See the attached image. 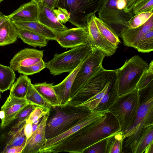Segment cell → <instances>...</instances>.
<instances>
[{
  "instance_id": "obj_20",
  "label": "cell",
  "mask_w": 153,
  "mask_h": 153,
  "mask_svg": "<svg viewBox=\"0 0 153 153\" xmlns=\"http://www.w3.org/2000/svg\"><path fill=\"white\" fill-rule=\"evenodd\" d=\"M39 11L38 21L57 32L66 30L68 28L57 20L53 10L40 2L38 4Z\"/></svg>"
},
{
  "instance_id": "obj_48",
  "label": "cell",
  "mask_w": 153,
  "mask_h": 153,
  "mask_svg": "<svg viewBox=\"0 0 153 153\" xmlns=\"http://www.w3.org/2000/svg\"><path fill=\"white\" fill-rule=\"evenodd\" d=\"M39 123L37 124H32V129L33 133L36 130V129L38 128Z\"/></svg>"
},
{
  "instance_id": "obj_47",
  "label": "cell",
  "mask_w": 153,
  "mask_h": 153,
  "mask_svg": "<svg viewBox=\"0 0 153 153\" xmlns=\"http://www.w3.org/2000/svg\"><path fill=\"white\" fill-rule=\"evenodd\" d=\"M8 19L7 16L5 15L0 11V25L3 22Z\"/></svg>"
},
{
  "instance_id": "obj_49",
  "label": "cell",
  "mask_w": 153,
  "mask_h": 153,
  "mask_svg": "<svg viewBox=\"0 0 153 153\" xmlns=\"http://www.w3.org/2000/svg\"><path fill=\"white\" fill-rule=\"evenodd\" d=\"M4 117V111L2 110L0 111V119L1 120H3Z\"/></svg>"
},
{
  "instance_id": "obj_44",
  "label": "cell",
  "mask_w": 153,
  "mask_h": 153,
  "mask_svg": "<svg viewBox=\"0 0 153 153\" xmlns=\"http://www.w3.org/2000/svg\"><path fill=\"white\" fill-rule=\"evenodd\" d=\"M26 122V121H25ZM24 133L27 139L30 137L33 134L32 123L28 122H26L24 128Z\"/></svg>"
},
{
  "instance_id": "obj_14",
  "label": "cell",
  "mask_w": 153,
  "mask_h": 153,
  "mask_svg": "<svg viewBox=\"0 0 153 153\" xmlns=\"http://www.w3.org/2000/svg\"><path fill=\"white\" fill-rule=\"evenodd\" d=\"M44 50L25 48L17 53L11 60L10 67L15 71L20 67L29 66L42 60Z\"/></svg>"
},
{
  "instance_id": "obj_15",
  "label": "cell",
  "mask_w": 153,
  "mask_h": 153,
  "mask_svg": "<svg viewBox=\"0 0 153 153\" xmlns=\"http://www.w3.org/2000/svg\"><path fill=\"white\" fill-rule=\"evenodd\" d=\"M28 104L25 98H18L9 95L1 108V110L4 113V117L1 120V128L4 129L11 124L22 110Z\"/></svg>"
},
{
  "instance_id": "obj_5",
  "label": "cell",
  "mask_w": 153,
  "mask_h": 153,
  "mask_svg": "<svg viewBox=\"0 0 153 153\" xmlns=\"http://www.w3.org/2000/svg\"><path fill=\"white\" fill-rule=\"evenodd\" d=\"M140 97L139 91L135 89L118 96L107 110L116 117L123 133L133 123L140 105Z\"/></svg>"
},
{
  "instance_id": "obj_13",
  "label": "cell",
  "mask_w": 153,
  "mask_h": 153,
  "mask_svg": "<svg viewBox=\"0 0 153 153\" xmlns=\"http://www.w3.org/2000/svg\"><path fill=\"white\" fill-rule=\"evenodd\" d=\"M93 16L87 24L90 43L92 47L96 48L104 52L106 56H111L116 52L118 47L111 43L101 33Z\"/></svg>"
},
{
  "instance_id": "obj_25",
  "label": "cell",
  "mask_w": 153,
  "mask_h": 153,
  "mask_svg": "<svg viewBox=\"0 0 153 153\" xmlns=\"http://www.w3.org/2000/svg\"><path fill=\"white\" fill-rule=\"evenodd\" d=\"M17 28L19 38L25 43L35 48L46 46L49 40L45 37L26 30Z\"/></svg>"
},
{
  "instance_id": "obj_34",
  "label": "cell",
  "mask_w": 153,
  "mask_h": 153,
  "mask_svg": "<svg viewBox=\"0 0 153 153\" xmlns=\"http://www.w3.org/2000/svg\"><path fill=\"white\" fill-rule=\"evenodd\" d=\"M135 49L143 53H149L153 51V29L145 33L137 44Z\"/></svg>"
},
{
  "instance_id": "obj_8",
  "label": "cell",
  "mask_w": 153,
  "mask_h": 153,
  "mask_svg": "<svg viewBox=\"0 0 153 153\" xmlns=\"http://www.w3.org/2000/svg\"><path fill=\"white\" fill-rule=\"evenodd\" d=\"M103 0H56L55 8L65 9L69 22L77 27H87L88 21L98 12Z\"/></svg>"
},
{
  "instance_id": "obj_24",
  "label": "cell",
  "mask_w": 153,
  "mask_h": 153,
  "mask_svg": "<svg viewBox=\"0 0 153 153\" xmlns=\"http://www.w3.org/2000/svg\"><path fill=\"white\" fill-rule=\"evenodd\" d=\"M53 83L43 82L33 84L36 90L52 106L61 105V102L53 88Z\"/></svg>"
},
{
  "instance_id": "obj_18",
  "label": "cell",
  "mask_w": 153,
  "mask_h": 153,
  "mask_svg": "<svg viewBox=\"0 0 153 153\" xmlns=\"http://www.w3.org/2000/svg\"><path fill=\"white\" fill-rule=\"evenodd\" d=\"M39 11L38 4L31 0L20 5L7 16L13 22L38 21Z\"/></svg>"
},
{
  "instance_id": "obj_51",
  "label": "cell",
  "mask_w": 153,
  "mask_h": 153,
  "mask_svg": "<svg viewBox=\"0 0 153 153\" xmlns=\"http://www.w3.org/2000/svg\"><path fill=\"white\" fill-rule=\"evenodd\" d=\"M4 0H0V3L2 1H4Z\"/></svg>"
},
{
  "instance_id": "obj_21",
  "label": "cell",
  "mask_w": 153,
  "mask_h": 153,
  "mask_svg": "<svg viewBox=\"0 0 153 153\" xmlns=\"http://www.w3.org/2000/svg\"><path fill=\"white\" fill-rule=\"evenodd\" d=\"M12 22L17 28L33 32L49 40L56 41L57 32L52 30L38 21Z\"/></svg>"
},
{
  "instance_id": "obj_32",
  "label": "cell",
  "mask_w": 153,
  "mask_h": 153,
  "mask_svg": "<svg viewBox=\"0 0 153 153\" xmlns=\"http://www.w3.org/2000/svg\"><path fill=\"white\" fill-rule=\"evenodd\" d=\"M25 99L29 104L42 107L49 110L52 107L36 90L32 83L29 86Z\"/></svg>"
},
{
  "instance_id": "obj_9",
  "label": "cell",
  "mask_w": 153,
  "mask_h": 153,
  "mask_svg": "<svg viewBox=\"0 0 153 153\" xmlns=\"http://www.w3.org/2000/svg\"><path fill=\"white\" fill-rule=\"evenodd\" d=\"M117 70L103 68L89 79L73 96L67 104L78 106L102 90L112 79Z\"/></svg>"
},
{
  "instance_id": "obj_11",
  "label": "cell",
  "mask_w": 153,
  "mask_h": 153,
  "mask_svg": "<svg viewBox=\"0 0 153 153\" xmlns=\"http://www.w3.org/2000/svg\"><path fill=\"white\" fill-rule=\"evenodd\" d=\"M107 111L92 112L80 119L76 124L64 132L51 139L47 140L39 153H46L50 149L60 143L68 137L86 125L104 116Z\"/></svg>"
},
{
  "instance_id": "obj_52",
  "label": "cell",
  "mask_w": 153,
  "mask_h": 153,
  "mask_svg": "<svg viewBox=\"0 0 153 153\" xmlns=\"http://www.w3.org/2000/svg\"><path fill=\"white\" fill-rule=\"evenodd\" d=\"M1 93L0 92V99H1Z\"/></svg>"
},
{
  "instance_id": "obj_6",
  "label": "cell",
  "mask_w": 153,
  "mask_h": 153,
  "mask_svg": "<svg viewBox=\"0 0 153 153\" xmlns=\"http://www.w3.org/2000/svg\"><path fill=\"white\" fill-rule=\"evenodd\" d=\"M89 44L81 45L61 53H55L51 59L45 62V67L53 76L72 71L92 52Z\"/></svg>"
},
{
  "instance_id": "obj_29",
  "label": "cell",
  "mask_w": 153,
  "mask_h": 153,
  "mask_svg": "<svg viewBox=\"0 0 153 153\" xmlns=\"http://www.w3.org/2000/svg\"><path fill=\"white\" fill-rule=\"evenodd\" d=\"M124 140L123 133L120 131L108 137L105 139V153L122 152Z\"/></svg>"
},
{
  "instance_id": "obj_40",
  "label": "cell",
  "mask_w": 153,
  "mask_h": 153,
  "mask_svg": "<svg viewBox=\"0 0 153 153\" xmlns=\"http://www.w3.org/2000/svg\"><path fill=\"white\" fill-rule=\"evenodd\" d=\"M49 110L42 107L36 106L25 121L32 124L35 121L42 118Z\"/></svg>"
},
{
  "instance_id": "obj_22",
  "label": "cell",
  "mask_w": 153,
  "mask_h": 153,
  "mask_svg": "<svg viewBox=\"0 0 153 153\" xmlns=\"http://www.w3.org/2000/svg\"><path fill=\"white\" fill-rule=\"evenodd\" d=\"M19 38L17 28L9 19L0 25V46H4L15 42Z\"/></svg>"
},
{
  "instance_id": "obj_35",
  "label": "cell",
  "mask_w": 153,
  "mask_h": 153,
  "mask_svg": "<svg viewBox=\"0 0 153 153\" xmlns=\"http://www.w3.org/2000/svg\"><path fill=\"white\" fill-rule=\"evenodd\" d=\"M25 125L16 133L10 136L11 137L7 142L4 149L13 146H21L25 147L27 140L24 131Z\"/></svg>"
},
{
  "instance_id": "obj_36",
  "label": "cell",
  "mask_w": 153,
  "mask_h": 153,
  "mask_svg": "<svg viewBox=\"0 0 153 153\" xmlns=\"http://www.w3.org/2000/svg\"><path fill=\"white\" fill-rule=\"evenodd\" d=\"M116 74V73L114 75L111 80L108 82L102 90L78 106H81L87 107L92 112L93 111L106 93L110 84Z\"/></svg>"
},
{
  "instance_id": "obj_41",
  "label": "cell",
  "mask_w": 153,
  "mask_h": 153,
  "mask_svg": "<svg viewBox=\"0 0 153 153\" xmlns=\"http://www.w3.org/2000/svg\"><path fill=\"white\" fill-rule=\"evenodd\" d=\"M53 11L57 20L62 24H65L69 22L70 15L65 9L58 8L55 9Z\"/></svg>"
},
{
  "instance_id": "obj_10",
  "label": "cell",
  "mask_w": 153,
  "mask_h": 153,
  "mask_svg": "<svg viewBox=\"0 0 153 153\" xmlns=\"http://www.w3.org/2000/svg\"><path fill=\"white\" fill-rule=\"evenodd\" d=\"M92 47V52L83 62L76 74L71 88L70 97L103 68L102 63L106 54L100 49Z\"/></svg>"
},
{
  "instance_id": "obj_27",
  "label": "cell",
  "mask_w": 153,
  "mask_h": 153,
  "mask_svg": "<svg viewBox=\"0 0 153 153\" xmlns=\"http://www.w3.org/2000/svg\"><path fill=\"white\" fill-rule=\"evenodd\" d=\"M27 75H20L11 86L10 95L18 98H25L29 86L31 83Z\"/></svg>"
},
{
  "instance_id": "obj_37",
  "label": "cell",
  "mask_w": 153,
  "mask_h": 153,
  "mask_svg": "<svg viewBox=\"0 0 153 153\" xmlns=\"http://www.w3.org/2000/svg\"><path fill=\"white\" fill-rule=\"evenodd\" d=\"M152 15L153 11L143 12L134 15L126 24L128 28L139 27L146 22Z\"/></svg>"
},
{
  "instance_id": "obj_31",
  "label": "cell",
  "mask_w": 153,
  "mask_h": 153,
  "mask_svg": "<svg viewBox=\"0 0 153 153\" xmlns=\"http://www.w3.org/2000/svg\"><path fill=\"white\" fill-rule=\"evenodd\" d=\"M153 89V61L149 64L137 85L136 89L141 93Z\"/></svg>"
},
{
  "instance_id": "obj_50",
  "label": "cell",
  "mask_w": 153,
  "mask_h": 153,
  "mask_svg": "<svg viewBox=\"0 0 153 153\" xmlns=\"http://www.w3.org/2000/svg\"><path fill=\"white\" fill-rule=\"evenodd\" d=\"M31 1H33L35 2L37 4H38L40 2V0H31Z\"/></svg>"
},
{
  "instance_id": "obj_33",
  "label": "cell",
  "mask_w": 153,
  "mask_h": 153,
  "mask_svg": "<svg viewBox=\"0 0 153 153\" xmlns=\"http://www.w3.org/2000/svg\"><path fill=\"white\" fill-rule=\"evenodd\" d=\"M36 106L33 105L28 104L22 110L14 120L16 122L9 132L8 134L9 136L17 132L25 124L26 120Z\"/></svg>"
},
{
  "instance_id": "obj_16",
  "label": "cell",
  "mask_w": 153,
  "mask_h": 153,
  "mask_svg": "<svg viewBox=\"0 0 153 153\" xmlns=\"http://www.w3.org/2000/svg\"><path fill=\"white\" fill-rule=\"evenodd\" d=\"M49 111L42 118L38 128L30 138L27 140L25 145L22 153H39L45 143L46 121Z\"/></svg>"
},
{
  "instance_id": "obj_28",
  "label": "cell",
  "mask_w": 153,
  "mask_h": 153,
  "mask_svg": "<svg viewBox=\"0 0 153 153\" xmlns=\"http://www.w3.org/2000/svg\"><path fill=\"white\" fill-rule=\"evenodd\" d=\"M16 78L14 71L10 67L0 64V92L10 89Z\"/></svg>"
},
{
  "instance_id": "obj_19",
  "label": "cell",
  "mask_w": 153,
  "mask_h": 153,
  "mask_svg": "<svg viewBox=\"0 0 153 153\" xmlns=\"http://www.w3.org/2000/svg\"><path fill=\"white\" fill-rule=\"evenodd\" d=\"M89 55L82 60L72 71L70 73L62 82L56 85H53L55 93L60 101L61 105H65L69 102L71 88L76 74L83 63Z\"/></svg>"
},
{
  "instance_id": "obj_12",
  "label": "cell",
  "mask_w": 153,
  "mask_h": 153,
  "mask_svg": "<svg viewBox=\"0 0 153 153\" xmlns=\"http://www.w3.org/2000/svg\"><path fill=\"white\" fill-rule=\"evenodd\" d=\"M56 41L62 48L66 49L72 48L83 44L91 45L87 27L71 28L57 32Z\"/></svg>"
},
{
  "instance_id": "obj_7",
  "label": "cell",
  "mask_w": 153,
  "mask_h": 153,
  "mask_svg": "<svg viewBox=\"0 0 153 153\" xmlns=\"http://www.w3.org/2000/svg\"><path fill=\"white\" fill-rule=\"evenodd\" d=\"M148 66L146 61L135 55L126 60L123 66L117 69L118 96L136 89L139 81Z\"/></svg>"
},
{
  "instance_id": "obj_17",
  "label": "cell",
  "mask_w": 153,
  "mask_h": 153,
  "mask_svg": "<svg viewBox=\"0 0 153 153\" xmlns=\"http://www.w3.org/2000/svg\"><path fill=\"white\" fill-rule=\"evenodd\" d=\"M153 29V15L143 25L136 28H127L123 30L119 37L126 46L135 48L142 37L149 31Z\"/></svg>"
},
{
  "instance_id": "obj_42",
  "label": "cell",
  "mask_w": 153,
  "mask_h": 153,
  "mask_svg": "<svg viewBox=\"0 0 153 153\" xmlns=\"http://www.w3.org/2000/svg\"><path fill=\"white\" fill-rule=\"evenodd\" d=\"M105 139L91 146L86 150L84 153H105Z\"/></svg>"
},
{
  "instance_id": "obj_45",
  "label": "cell",
  "mask_w": 153,
  "mask_h": 153,
  "mask_svg": "<svg viewBox=\"0 0 153 153\" xmlns=\"http://www.w3.org/2000/svg\"><path fill=\"white\" fill-rule=\"evenodd\" d=\"M56 0H40V2L53 10L55 9Z\"/></svg>"
},
{
  "instance_id": "obj_2",
  "label": "cell",
  "mask_w": 153,
  "mask_h": 153,
  "mask_svg": "<svg viewBox=\"0 0 153 153\" xmlns=\"http://www.w3.org/2000/svg\"><path fill=\"white\" fill-rule=\"evenodd\" d=\"M91 112L88 108L84 106L67 104L52 106L46 122L47 140L66 131Z\"/></svg>"
},
{
  "instance_id": "obj_1",
  "label": "cell",
  "mask_w": 153,
  "mask_h": 153,
  "mask_svg": "<svg viewBox=\"0 0 153 153\" xmlns=\"http://www.w3.org/2000/svg\"><path fill=\"white\" fill-rule=\"evenodd\" d=\"M120 131L117 120L107 111L101 118L81 128L47 153H83L94 144Z\"/></svg>"
},
{
  "instance_id": "obj_43",
  "label": "cell",
  "mask_w": 153,
  "mask_h": 153,
  "mask_svg": "<svg viewBox=\"0 0 153 153\" xmlns=\"http://www.w3.org/2000/svg\"><path fill=\"white\" fill-rule=\"evenodd\" d=\"M24 147L21 146H13L4 149L2 153H22Z\"/></svg>"
},
{
  "instance_id": "obj_46",
  "label": "cell",
  "mask_w": 153,
  "mask_h": 153,
  "mask_svg": "<svg viewBox=\"0 0 153 153\" xmlns=\"http://www.w3.org/2000/svg\"><path fill=\"white\" fill-rule=\"evenodd\" d=\"M143 153H153V142L150 144L147 147Z\"/></svg>"
},
{
  "instance_id": "obj_3",
  "label": "cell",
  "mask_w": 153,
  "mask_h": 153,
  "mask_svg": "<svg viewBox=\"0 0 153 153\" xmlns=\"http://www.w3.org/2000/svg\"><path fill=\"white\" fill-rule=\"evenodd\" d=\"M137 0H103L98 11L99 18L119 37L128 28L126 23L134 16L133 8Z\"/></svg>"
},
{
  "instance_id": "obj_4",
  "label": "cell",
  "mask_w": 153,
  "mask_h": 153,
  "mask_svg": "<svg viewBox=\"0 0 153 153\" xmlns=\"http://www.w3.org/2000/svg\"><path fill=\"white\" fill-rule=\"evenodd\" d=\"M136 116L130 127L123 133L125 148L131 151L144 129L153 125V92L143 95Z\"/></svg>"
},
{
  "instance_id": "obj_39",
  "label": "cell",
  "mask_w": 153,
  "mask_h": 153,
  "mask_svg": "<svg viewBox=\"0 0 153 153\" xmlns=\"http://www.w3.org/2000/svg\"><path fill=\"white\" fill-rule=\"evenodd\" d=\"M46 68L45 62L42 60L33 65L26 67H20L17 71L20 74L27 75L38 73Z\"/></svg>"
},
{
  "instance_id": "obj_30",
  "label": "cell",
  "mask_w": 153,
  "mask_h": 153,
  "mask_svg": "<svg viewBox=\"0 0 153 153\" xmlns=\"http://www.w3.org/2000/svg\"><path fill=\"white\" fill-rule=\"evenodd\" d=\"M93 19L99 31L102 35L111 43L116 46L120 43L119 36L114 31L104 22L97 17L95 15Z\"/></svg>"
},
{
  "instance_id": "obj_38",
  "label": "cell",
  "mask_w": 153,
  "mask_h": 153,
  "mask_svg": "<svg viewBox=\"0 0 153 153\" xmlns=\"http://www.w3.org/2000/svg\"><path fill=\"white\" fill-rule=\"evenodd\" d=\"M153 11V0H137L132 9L134 15L139 13Z\"/></svg>"
},
{
  "instance_id": "obj_26",
  "label": "cell",
  "mask_w": 153,
  "mask_h": 153,
  "mask_svg": "<svg viewBox=\"0 0 153 153\" xmlns=\"http://www.w3.org/2000/svg\"><path fill=\"white\" fill-rule=\"evenodd\" d=\"M153 125L145 127L139 139L131 150L132 153H143L147 147L153 142Z\"/></svg>"
},
{
  "instance_id": "obj_23",
  "label": "cell",
  "mask_w": 153,
  "mask_h": 153,
  "mask_svg": "<svg viewBox=\"0 0 153 153\" xmlns=\"http://www.w3.org/2000/svg\"><path fill=\"white\" fill-rule=\"evenodd\" d=\"M118 96L116 73L110 84L106 93L93 111H107Z\"/></svg>"
}]
</instances>
